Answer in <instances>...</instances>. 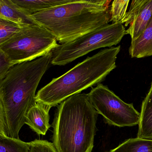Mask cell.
Masks as SVG:
<instances>
[{"label": "cell", "instance_id": "cell-13", "mask_svg": "<svg viewBox=\"0 0 152 152\" xmlns=\"http://www.w3.org/2000/svg\"><path fill=\"white\" fill-rule=\"evenodd\" d=\"M30 15L72 1V0H12Z\"/></svg>", "mask_w": 152, "mask_h": 152}, {"label": "cell", "instance_id": "cell-20", "mask_svg": "<svg viewBox=\"0 0 152 152\" xmlns=\"http://www.w3.org/2000/svg\"><path fill=\"white\" fill-rule=\"evenodd\" d=\"M0 134L8 137V131L4 108L0 99Z\"/></svg>", "mask_w": 152, "mask_h": 152}, {"label": "cell", "instance_id": "cell-1", "mask_svg": "<svg viewBox=\"0 0 152 152\" xmlns=\"http://www.w3.org/2000/svg\"><path fill=\"white\" fill-rule=\"evenodd\" d=\"M53 51L33 60L13 65L0 81V99L9 137L19 139L27 113L37 103L36 92L51 63Z\"/></svg>", "mask_w": 152, "mask_h": 152}, {"label": "cell", "instance_id": "cell-21", "mask_svg": "<svg viewBox=\"0 0 152 152\" xmlns=\"http://www.w3.org/2000/svg\"><path fill=\"white\" fill-rule=\"evenodd\" d=\"M110 152V151H106V152Z\"/></svg>", "mask_w": 152, "mask_h": 152}, {"label": "cell", "instance_id": "cell-12", "mask_svg": "<svg viewBox=\"0 0 152 152\" xmlns=\"http://www.w3.org/2000/svg\"><path fill=\"white\" fill-rule=\"evenodd\" d=\"M129 50L132 58L152 56V15L142 34L136 40L131 41Z\"/></svg>", "mask_w": 152, "mask_h": 152}, {"label": "cell", "instance_id": "cell-17", "mask_svg": "<svg viewBox=\"0 0 152 152\" xmlns=\"http://www.w3.org/2000/svg\"><path fill=\"white\" fill-rule=\"evenodd\" d=\"M22 27L18 24L0 18V45L18 33Z\"/></svg>", "mask_w": 152, "mask_h": 152}, {"label": "cell", "instance_id": "cell-10", "mask_svg": "<svg viewBox=\"0 0 152 152\" xmlns=\"http://www.w3.org/2000/svg\"><path fill=\"white\" fill-rule=\"evenodd\" d=\"M31 15L14 3L12 0H0V18L21 26L37 24Z\"/></svg>", "mask_w": 152, "mask_h": 152}, {"label": "cell", "instance_id": "cell-5", "mask_svg": "<svg viewBox=\"0 0 152 152\" xmlns=\"http://www.w3.org/2000/svg\"><path fill=\"white\" fill-rule=\"evenodd\" d=\"M57 39L38 24L24 26L0 45L12 66L46 55L58 47Z\"/></svg>", "mask_w": 152, "mask_h": 152}, {"label": "cell", "instance_id": "cell-4", "mask_svg": "<svg viewBox=\"0 0 152 152\" xmlns=\"http://www.w3.org/2000/svg\"><path fill=\"white\" fill-rule=\"evenodd\" d=\"M121 46L101 50L79 62L59 77L54 78L36 95L37 103L52 108L74 95L100 84L116 68Z\"/></svg>", "mask_w": 152, "mask_h": 152}, {"label": "cell", "instance_id": "cell-19", "mask_svg": "<svg viewBox=\"0 0 152 152\" xmlns=\"http://www.w3.org/2000/svg\"><path fill=\"white\" fill-rule=\"evenodd\" d=\"M12 66L4 53L0 50V81Z\"/></svg>", "mask_w": 152, "mask_h": 152}, {"label": "cell", "instance_id": "cell-7", "mask_svg": "<svg viewBox=\"0 0 152 152\" xmlns=\"http://www.w3.org/2000/svg\"><path fill=\"white\" fill-rule=\"evenodd\" d=\"M88 96L98 114L109 126L118 127H132L139 124L140 112L133 104L123 101L108 87L98 84Z\"/></svg>", "mask_w": 152, "mask_h": 152}, {"label": "cell", "instance_id": "cell-16", "mask_svg": "<svg viewBox=\"0 0 152 152\" xmlns=\"http://www.w3.org/2000/svg\"><path fill=\"white\" fill-rule=\"evenodd\" d=\"M129 0H115L112 2L110 8V21L112 23L121 22L126 13Z\"/></svg>", "mask_w": 152, "mask_h": 152}, {"label": "cell", "instance_id": "cell-14", "mask_svg": "<svg viewBox=\"0 0 152 152\" xmlns=\"http://www.w3.org/2000/svg\"><path fill=\"white\" fill-rule=\"evenodd\" d=\"M110 152H152V140L136 138L126 140Z\"/></svg>", "mask_w": 152, "mask_h": 152}, {"label": "cell", "instance_id": "cell-15", "mask_svg": "<svg viewBox=\"0 0 152 152\" xmlns=\"http://www.w3.org/2000/svg\"><path fill=\"white\" fill-rule=\"evenodd\" d=\"M29 144L0 134V152H28Z\"/></svg>", "mask_w": 152, "mask_h": 152}, {"label": "cell", "instance_id": "cell-8", "mask_svg": "<svg viewBox=\"0 0 152 152\" xmlns=\"http://www.w3.org/2000/svg\"><path fill=\"white\" fill-rule=\"evenodd\" d=\"M152 15V0H133L129 11L121 21L126 27V35H130L131 41L136 40L142 34Z\"/></svg>", "mask_w": 152, "mask_h": 152}, {"label": "cell", "instance_id": "cell-2", "mask_svg": "<svg viewBox=\"0 0 152 152\" xmlns=\"http://www.w3.org/2000/svg\"><path fill=\"white\" fill-rule=\"evenodd\" d=\"M106 0L72 1L31 15L62 44L71 42L109 24L111 16Z\"/></svg>", "mask_w": 152, "mask_h": 152}, {"label": "cell", "instance_id": "cell-3", "mask_svg": "<svg viewBox=\"0 0 152 152\" xmlns=\"http://www.w3.org/2000/svg\"><path fill=\"white\" fill-rule=\"evenodd\" d=\"M98 113L87 94L74 95L59 104L51 126L58 152H92Z\"/></svg>", "mask_w": 152, "mask_h": 152}, {"label": "cell", "instance_id": "cell-6", "mask_svg": "<svg viewBox=\"0 0 152 152\" xmlns=\"http://www.w3.org/2000/svg\"><path fill=\"white\" fill-rule=\"evenodd\" d=\"M121 22L107 24L71 42L59 45L53 51L51 64L64 66L99 48L112 47L126 35Z\"/></svg>", "mask_w": 152, "mask_h": 152}, {"label": "cell", "instance_id": "cell-18", "mask_svg": "<svg viewBox=\"0 0 152 152\" xmlns=\"http://www.w3.org/2000/svg\"><path fill=\"white\" fill-rule=\"evenodd\" d=\"M28 152H58L53 143L46 140H37L28 142Z\"/></svg>", "mask_w": 152, "mask_h": 152}, {"label": "cell", "instance_id": "cell-11", "mask_svg": "<svg viewBox=\"0 0 152 152\" xmlns=\"http://www.w3.org/2000/svg\"><path fill=\"white\" fill-rule=\"evenodd\" d=\"M137 137L152 140V82L142 103Z\"/></svg>", "mask_w": 152, "mask_h": 152}, {"label": "cell", "instance_id": "cell-9", "mask_svg": "<svg viewBox=\"0 0 152 152\" xmlns=\"http://www.w3.org/2000/svg\"><path fill=\"white\" fill-rule=\"evenodd\" d=\"M51 108L37 103L27 113L25 124L38 135H45L51 127L49 112Z\"/></svg>", "mask_w": 152, "mask_h": 152}]
</instances>
